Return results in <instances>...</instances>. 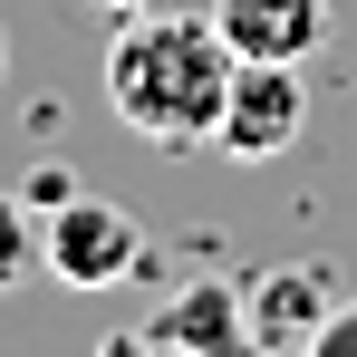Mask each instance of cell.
<instances>
[{
	"label": "cell",
	"mask_w": 357,
	"mask_h": 357,
	"mask_svg": "<svg viewBox=\"0 0 357 357\" xmlns=\"http://www.w3.org/2000/svg\"><path fill=\"white\" fill-rule=\"evenodd\" d=\"M232 39L213 10H135L107 39V107L126 135L193 155L222 135V97H232Z\"/></svg>",
	"instance_id": "cell-1"
},
{
	"label": "cell",
	"mask_w": 357,
	"mask_h": 357,
	"mask_svg": "<svg viewBox=\"0 0 357 357\" xmlns=\"http://www.w3.org/2000/svg\"><path fill=\"white\" fill-rule=\"evenodd\" d=\"M39 251H49V271H59L68 290H116L126 271L145 261V232H135V213H116V203L68 193L59 213L39 222Z\"/></svg>",
	"instance_id": "cell-2"
},
{
	"label": "cell",
	"mask_w": 357,
	"mask_h": 357,
	"mask_svg": "<svg viewBox=\"0 0 357 357\" xmlns=\"http://www.w3.org/2000/svg\"><path fill=\"white\" fill-rule=\"evenodd\" d=\"M299 126H309V77H299V59H241L232 68V97H222V155H290Z\"/></svg>",
	"instance_id": "cell-3"
},
{
	"label": "cell",
	"mask_w": 357,
	"mask_h": 357,
	"mask_svg": "<svg viewBox=\"0 0 357 357\" xmlns=\"http://www.w3.org/2000/svg\"><path fill=\"white\" fill-rule=\"evenodd\" d=\"M145 338H155V357H251L261 348V338H251V299H241L222 271L183 280V290L145 319Z\"/></svg>",
	"instance_id": "cell-4"
},
{
	"label": "cell",
	"mask_w": 357,
	"mask_h": 357,
	"mask_svg": "<svg viewBox=\"0 0 357 357\" xmlns=\"http://www.w3.org/2000/svg\"><path fill=\"white\" fill-rule=\"evenodd\" d=\"M232 59H309L328 39V10L319 0H213Z\"/></svg>",
	"instance_id": "cell-5"
},
{
	"label": "cell",
	"mask_w": 357,
	"mask_h": 357,
	"mask_svg": "<svg viewBox=\"0 0 357 357\" xmlns=\"http://www.w3.org/2000/svg\"><path fill=\"white\" fill-rule=\"evenodd\" d=\"M241 299H251V338L261 348H309V328L338 309L328 299V271H309V261L299 271H271L261 290H241Z\"/></svg>",
	"instance_id": "cell-6"
},
{
	"label": "cell",
	"mask_w": 357,
	"mask_h": 357,
	"mask_svg": "<svg viewBox=\"0 0 357 357\" xmlns=\"http://www.w3.org/2000/svg\"><path fill=\"white\" fill-rule=\"evenodd\" d=\"M29 271H49V251H39V213H29L20 193H0V290H20Z\"/></svg>",
	"instance_id": "cell-7"
},
{
	"label": "cell",
	"mask_w": 357,
	"mask_h": 357,
	"mask_svg": "<svg viewBox=\"0 0 357 357\" xmlns=\"http://www.w3.org/2000/svg\"><path fill=\"white\" fill-rule=\"evenodd\" d=\"M299 357H357V299H338V309L309 328V348H299Z\"/></svg>",
	"instance_id": "cell-8"
},
{
	"label": "cell",
	"mask_w": 357,
	"mask_h": 357,
	"mask_svg": "<svg viewBox=\"0 0 357 357\" xmlns=\"http://www.w3.org/2000/svg\"><path fill=\"white\" fill-rule=\"evenodd\" d=\"M68 193H77V174H68V165H39V174H29V193H20V203H29V213H39V222H49V213H59Z\"/></svg>",
	"instance_id": "cell-9"
},
{
	"label": "cell",
	"mask_w": 357,
	"mask_h": 357,
	"mask_svg": "<svg viewBox=\"0 0 357 357\" xmlns=\"http://www.w3.org/2000/svg\"><path fill=\"white\" fill-rule=\"evenodd\" d=\"M97 357H155V338L145 328H116V338H97Z\"/></svg>",
	"instance_id": "cell-10"
},
{
	"label": "cell",
	"mask_w": 357,
	"mask_h": 357,
	"mask_svg": "<svg viewBox=\"0 0 357 357\" xmlns=\"http://www.w3.org/2000/svg\"><path fill=\"white\" fill-rule=\"evenodd\" d=\"M107 20H135V10H165V0H97Z\"/></svg>",
	"instance_id": "cell-11"
},
{
	"label": "cell",
	"mask_w": 357,
	"mask_h": 357,
	"mask_svg": "<svg viewBox=\"0 0 357 357\" xmlns=\"http://www.w3.org/2000/svg\"><path fill=\"white\" fill-rule=\"evenodd\" d=\"M251 357H271V348H251Z\"/></svg>",
	"instance_id": "cell-12"
}]
</instances>
